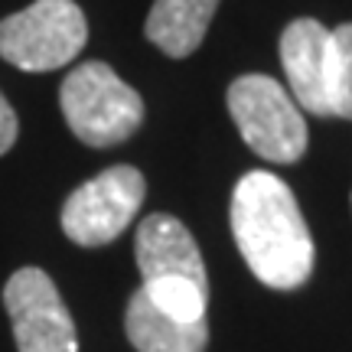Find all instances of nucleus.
Wrapping results in <instances>:
<instances>
[{
	"label": "nucleus",
	"mask_w": 352,
	"mask_h": 352,
	"mask_svg": "<svg viewBox=\"0 0 352 352\" xmlns=\"http://www.w3.org/2000/svg\"><path fill=\"white\" fill-rule=\"evenodd\" d=\"M232 235L252 274L274 290H297L314 274V235L280 176L252 170L232 192Z\"/></svg>",
	"instance_id": "1"
},
{
	"label": "nucleus",
	"mask_w": 352,
	"mask_h": 352,
	"mask_svg": "<svg viewBox=\"0 0 352 352\" xmlns=\"http://www.w3.org/2000/svg\"><path fill=\"white\" fill-rule=\"evenodd\" d=\"M134 254L144 284L140 290L176 320H206L209 277L189 228L166 212L147 215L138 226Z\"/></svg>",
	"instance_id": "2"
},
{
	"label": "nucleus",
	"mask_w": 352,
	"mask_h": 352,
	"mask_svg": "<svg viewBox=\"0 0 352 352\" xmlns=\"http://www.w3.org/2000/svg\"><path fill=\"white\" fill-rule=\"evenodd\" d=\"M59 104L69 131L88 147H118L144 124V98L108 63H82L65 76Z\"/></svg>",
	"instance_id": "3"
},
{
	"label": "nucleus",
	"mask_w": 352,
	"mask_h": 352,
	"mask_svg": "<svg viewBox=\"0 0 352 352\" xmlns=\"http://www.w3.org/2000/svg\"><path fill=\"white\" fill-rule=\"evenodd\" d=\"M228 114L239 127L241 140L261 160L271 164H297L310 134L297 101L271 76H239L226 91Z\"/></svg>",
	"instance_id": "4"
},
{
	"label": "nucleus",
	"mask_w": 352,
	"mask_h": 352,
	"mask_svg": "<svg viewBox=\"0 0 352 352\" xmlns=\"http://www.w3.org/2000/svg\"><path fill=\"white\" fill-rule=\"evenodd\" d=\"M85 43L88 20L76 0H36L0 20V59L20 72L63 69Z\"/></svg>",
	"instance_id": "5"
},
{
	"label": "nucleus",
	"mask_w": 352,
	"mask_h": 352,
	"mask_svg": "<svg viewBox=\"0 0 352 352\" xmlns=\"http://www.w3.org/2000/svg\"><path fill=\"white\" fill-rule=\"evenodd\" d=\"M147 196V179L138 166L118 164L88 179L65 199L63 232L82 248L111 245L140 212Z\"/></svg>",
	"instance_id": "6"
},
{
	"label": "nucleus",
	"mask_w": 352,
	"mask_h": 352,
	"mask_svg": "<svg viewBox=\"0 0 352 352\" xmlns=\"http://www.w3.org/2000/svg\"><path fill=\"white\" fill-rule=\"evenodd\" d=\"M16 352H78L72 314L65 310L52 277L39 267L13 271L3 287Z\"/></svg>",
	"instance_id": "7"
},
{
	"label": "nucleus",
	"mask_w": 352,
	"mask_h": 352,
	"mask_svg": "<svg viewBox=\"0 0 352 352\" xmlns=\"http://www.w3.org/2000/svg\"><path fill=\"white\" fill-rule=\"evenodd\" d=\"M280 65L297 108L316 118H333V30L314 16L290 20L280 33Z\"/></svg>",
	"instance_id": "8"
},
{
	"label": "nucleus",
	"mask_w": 352,
	"mask_h": 352,
	"mask_svg": "<svg viewBox=\"0 0 352 352\" xmlns=\"http://www.w3.org/2000/svg\"><path fill=\"white\" fill-rule=\"evenodd\" d=\"M124 329L138 352H202L209 342L206 320H176L153 307V300L140 287L127 300Z\"/></svg>",
	"instance_id": "9"
},
{
	"label": "nucleus",
	"mask_w": 352,
	"mask_h": 352,
	"mask_svg": "<svg viewBox=\"0 0 352 352\" xmlns=\"http://www.w3.org/2000/svg\"><path fill=\"white\" fill-rule=\"evenodd\" d=\"M219 0H153L144 36L170 59H186L202 46Z\"/></svg>",
	"instance_id": "10"
},
{
	"label": "nucleus",
	"mask_w": 352,
	"mask_h": 352,
	"mask_svg": "<svg viewBox=\"0 0 352 352\" xmlns=\"http://www.w3.org/2000/svg\"><path fill=\"white\" fill-rule=\"evenodd\" d=\"M333 118L352 121V23H342L333 30Z\"/></svg>",
	"instance_id": "11"
},
{
	"label": "nucleus",
	"mask_w": 352,
	"mask_h": 352,
	"mask_svg": "<svg viewBox=\"0 0 352 352\" xmlns=\"http://www.w3.org/2000/svg\"><path fill=\"white\" fill-rule=\"evenodd\" d=\"M16 131H20V124H16V114H13L10 101L3 98V91H0V157H3V153L13 147Z\"/></svg>",
	"instance_id": "12"
}]
</instances>
